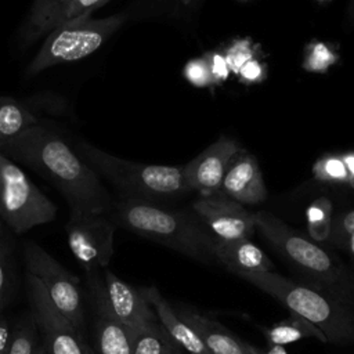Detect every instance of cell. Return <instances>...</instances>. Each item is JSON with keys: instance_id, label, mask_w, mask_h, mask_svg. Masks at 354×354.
<instances>
[{"instance_id": "10", "label": "cell", "mask_w": 354, "mask_h": 354, "mask_svg": "<svg viewBox=\"0 0 354 354\" xmlns=\"http://www.w3.org/2000/svg\"><path fill=\"white\" fill-rule=\"evenodd\" d=\"M65 231L69 250L84 274L108 267L113 256L116 231L109 213L69 210Z\"/></svg>"}, {"instance_id": "40", "label": "cell", "mask_w": 354, "mask_h": 354, "mask_svg": "<svg viewBox=\"0 0 354 354\" xmlns=\"http://www.w3.org/2000/svg\"><path fill=\"white\" fill-rule=\"evenodd\" d=\"M87 354H95V351H94L91 347H88V351H87Z\"/></svg>"}, {"instance_id": "36", "label": "cell", "mask_w": 354, "mask_h": 354, "mask_svg": "<svg viewBox=\"0 0 354 354\" xmlns=\"http://www.w3.org/2000/svg\"><path fill=\"white\" fill-rule=\"evenodd\" d=\"M342 158L346 163L347 171H348V183L347 187H350L351 189H354V151H348L342 153Z\"/></svg>"}, {"instance_id": "17", "label": "cell", "mask_w": 354, "mask_h": 354, "mask_svg": "<svg viewBox=\"0 0 354 354\" xmlns=\"http://www.w3.org/2000/svg\"><path fill=\"white\" fill-rule=\"evenodd\" d=\"M176 313L196 332L209 354H248V343L241 340L220 322L189 307H178Z\"/></svg>"}, {"instance_id": "22", "label": "cell", "mask_w": 354, "mask_h": 354, "mask_svg": "<svg viewBox=\"0 0 354 354\" xmlns=\"http://www.w3.org/2000/svg\"><path fill=\"white\" fill-rule=\"evenodd\" d=\"M133 354H183L159 321L134 332Z\"/></svg>"}, {"instance_id": "30", "label": "cell", "mask_w": 354, "mask_h": 354, "mask_svg": "<svg viewBox=\"0 0 354 354\" xmlns=\"http://www.w3.org/2000/svg\"><path fill=\"white\" fill-rule=\"evenodd\" d=\"M230 68V72L238 73V71L250 59L254 58L256 50L249 39H235L232 40L223 53Z\"/></svg>"}, {"instance_id": "2", "label": "cell", "mask_w": 354, "mask_h": 354, "mask_svg": "<svg viewBox=\"0 0 354 354\" xmlns=\"http://www.w3.org/2000/svg\"><path fill=\"white\" fill-rule=\"evenodd\" d=\"M116 227L173 249L198 263L214 261L216 238L194 212L170 209L160 203L118 198L109 212Z\"/></svg>"}, {"instance_id": "33", "label": "cell", "mask_w": 354, "mask_h": 354, "mask_svg": "<svg viewBox=\"0 0 354 354\" xmlns=\"http://www.w3.org/2000/svg\"><path fill=\"white\" fill-rule=\"evenodd\" d=\"M203 58L206 59L210 76H212V82L213 86L214 84H221L223 82L227 80V77L230 76V68L227 65L225 57L223 53L220 51H210L206 55H203Z\"/></svg>"}, {"instance_id": "6", "label": "cell", "mask_w": 354, "mask_h": 354, "mask_svg": "<svg viewBox=\"0 0 354 354\" xmlns=\"http://www.w3.org/2000/svg\"><path fill=\"white\" fill-rule=\"evenodd\" d=\"M127 14H115L100 19H80L54 28L26 68L28 76L68 62L80 61L95 53L126 22Z\"/></svg>"}, {"instance_id": "39", "label": "cell", "mask_w": 354, "mask_h": 354, "mask_svg": "<svg viewBox=\"0 0 354 354\" xmlns=\"http://www.w3.org/2000/svg\"><path fill=\"white\" fill-rule=\"evenodd\" d=\"M35 354H47L46 353V350H44V347H43V344H39L37 346V348H36V353Z\"/></svg>"}, {"instance_id": "9", "label": "cell", "mask_w": 354, "mask_h": 354, "mask_svg": "<svg viewBox=\"0 0 354 354\" xmlns=\"http://www.w3.org/2000/svg\"><path fill=\"white\" fill-rule=\"evenodd\" d=\"M24 260L26 272L41 283L55 308L82 332L84 307L79 278L33 241L24 243Z\"/></svg>"}, {"instance_id": "24", "label": "cell", "mask_w": 354, "mask_h": 354, "mask_svg": "<svg viewBox=\"0 0 354 354\" xmlns=\"http://www.w3.org/2000/svg\"><path fill=\"white\" fill-rule=\"evenodd\" d=\"M314 178L322 184L347 187L348 171L342 153H325L313 166Z\"/></svg>"}, {"instance_id": "3", "label": "cell", "mask_w": 354, "mask_h": 354, "mask_svg": "<svg viewBox=\"0 0 354 354\" xmlns=\"http://www.w3.org/2000/svg\"><path fill=\"white\" fill-rule=\"evenodd\" d=\"M253 214L256 230L290 268L304 277V283L354 304V270L348 264L275 214L266 210Z\"/></svg>"}, {"instance_id": "38", "label": "cell", "mask_w": 354, "mask_h": 354, "mask_svg": "<svg viewBox=\"0 0 354 354\" xmlns=\"http://www.w3.org/2000/svg\"><path fill=\"white\" fill-rule=\"evenodd\" d=\"M347 15H348V19L354 22V0H350V4H348V12H347Z\"/></svg>"}, {"instance_id": "14", "label": "cell", "mask_w": 354, "mask_h": 354, "mask_svg": "<svg viewBox=\"0 0 354 354\" xmlns=\"http://www.w3.org/2000/svg\"><path fill=\"white\" fill-rule=\"evenodd\" d=\"M221 192L241 205H259L267 198L263 173L256 158L246 149H239L232 158L223 183Z\"/></svg>"}, {"instance_id": "41", "label": "cell", "mask_w": 354, "mask_h": 354, "mask_svg": "<svg viewBox=\"0 0 354 354\" xmlns=\"http://www.w3.org/2000/svg\"><path fill=\"white\" fill-rule=\"evenodd\" d=\"M317 1H319V3H328L329 0H317Z\"/></svg>"}, {"instance_id": "7", "label": "cell", "mask_w": 354, "mask_h": 354, "mask_svg": "<svg viewBox=\"0 0 354 354\" xmlns=\"http://www.w3.org/2000/svg\"><path fill=\"white\" fill-rule=\"evenodd\" d=\"M57 206L30 181L15 160L0 152V220L21 235L53 221Z\"/></svg>"}, {"instance_id": "1", "label": "cell", "mask_w": 354, "mask_h": 354, "mask_svg": "<svg viewBox=\"0 0 354 354\" xmlns=\"http://www.w3.org/2000/svg\"><path fill=\"white\" fill-rule=\"evenodd\" d=\"M0 152L48 180L69 210L109 213L113 199L98 174L54 130L33 126L0 147Z\"/></svg>"}, {"instance_id": "20", "label": "cell", "mask_w": 354, "mask_h": 354, "mask_svg": "<svg viewBox=\"0 0 354 354\" xmlns=\"http://www.w3.org/2000/svg\"><path fill=\"white\" fill-rule=\"evenodd\" d=\"M94 333L97 343L95 354H133L134 330L112 317L97 314Z\"/></svg>"}, {"instance_id": "23", "label": "cell", "mask_w": 354, "mask_h": 354, "mask_svg": "<svg viewBox=\"0 0 354 354\" xmlns=\"http://www.w3.org/2000/svg\"><path fill=\"white\" fill-rule=\"evenodd\" d=\"M14 232L0 220V313L7 307L14 288Z\"/></svg>"}, {"instance_id": "27", "label": "cell", "mask_w": 354, "mask_h": 354, "mask_svg": "<svg viewBox=\"0 0 354 354\" xmlns=\"http://www.w3.org/2000/svg\"><path fill=\"white\" fill-rule=\"evenodd\" d=\"M37 326L32 314L19 318L12 328L11 347L8 354H35L37 348Z\"/></svg>"}, {"instance_id": "15", "label": "cell", "mask_w": 354, "mask_h": 354, "mask_svg": "<svg viewBox=\"0 0 354 354\" xmlns=\"http://www.w3.org/2000/svg\"><path fill=\"white\" fill-rule=\"evenodd\" d=\"M145 299L155 311V315L171 340L188 354H209L196 332L180 318L176 308L162 296L155 286L141 288Z\"/></svg>"}, {"instance_id": "26", "label": "cell", "mask_w": 354, "mask_h": 354, "mask_svg": "<svg viewBox=\"0 0 354 354\" xmlns=\"http://www.w3.org/2000/svg\"><path fill=\"white\" fill-rule=\"evenodd\" d=\"M328 242L346 252L354 261V207L333 216Z\"/></svg>"}, {"instance_id": "4", "label": "cell", "mask_w": 354, "mask_h": 354, "mask_svg": "<svg viewBox=\"0 0 354 354\" xmlns=\"http://www.w3.org/2000/svg\"><path fill=\"white\" fill-rule=\"evenodd\" d=\"M235 275L278 300L290 314L314 324L325 335L328 343L354 346V304L274 271L236 272Z\"/></svg>"}, {"instance_id": "18", "label": "cell", "mask_w": 354, "mask_h": 354, "mask_svg": "<svg viewBox=\"0 0 354 354\" xmlns=\"http://www.w3.org/2000/svg\"><path fill=\"white\" fill-rule=\"evenodd\" d=\"M71 1L72 0H35L21 29V43L30 46L51 32Z\"/></svg>"}, {"instance_id": "12", "label": "cell", "mask_w": 354, "mask_h": 354, "mask_svg": "<svg viewBox=\"0 0 354 354\" xmlns=\"http://www.w3.org/2000/svg\"><path fill=\"white\" fill-rule=\"evenodd\" d=\"M192 212L216 239H250L256 231L254 214L221 191L199 196L192 205Z\"/></svg>"}, {"instance_id": "19", "label": "cell", "mask_w": 354, "mask_h": 354, "mask_svg": "<svg viewBox=\"0 0 354 354\" xmlns=\"http://www.w3.org/2000/svg\"><path fill=\"white\" fill-rule=\"evenodd\" d=\"M32 98L22 101L10 95H0V147L28 129L40 124L33 111Z\"/></svg>"}, {"instance_id": "16", "label": "cell", "mask_w": 354, "mask_h": 354, "mask_svg": "<svg viewBox=\"0 0 354 354\" xmlns=\"http://www.w3.org/2000/svg\"><path fill=\"white\" fill-rule=\"evenodd\" d=\"M213 253L214 259L232 274L274 271L271 259L248 238L234 241L216 239Z\"/></svg>"}, {"instance_id": "21", "label": "cell", "mask_w": 354, "mask_h": 354, "mask_svg": "<svg viewBox=\"0 0 354 354\" xmlns=\"http://www.w3.org/2000/svg\"><path fill=\"white\" fill-rule=\"evenodd\" d=\"M264 337L268 344L286 346L289 343H296L299 340L313 337L321 343H328L325 335L310 321L300 315L290 314L289 317L278 321L270 328H264Z\"/></svg>"}, {"instance_id": "34", "label": "cell", "mask_w": 354, "mask_h": 354, "mask_svg": "<svg viewBox=\"0 0 354 354\" xmlns=\"http://www.w3.org/2000/svg\"><path fill=\"white\" fill-rule=\"evenodd\" d=\"M238 77L243 84H254V83H260L266 79L267 72H266V66L263 62H260L259 59L253 58L250 61H248L239 71H238Z\"/></svg>"}, {"instance_id": "13", "label": "cell", "mask_w": 354, "mask_h": 354, "mask_svg": "<svg viewBox=\"0 0 354 354\" xmlns=\"http://www.w3.org/2000/svg\"><path fill=\"white\" fill-rule=\"evenodd\" d=\"M239 149L235 140L220 137L184 165L183 173L189 191H196L201 196L220 192L224 174Z\"/></svg>"}, {"instance_id": "32", "label": "cell", "mask_w": 354, "mask_h": 354, "mask_svg": "<svg viewBox=\"0 0 354 354\" xmlns=\"http://www.w3.org/2000/svg\"><path fill=\"white\" fill-rule=\"evenodd\" d=\"M183 75L187 79V82H189L195 87L213 86L206 59L203 57L189 59L183 69Z\"/></svg>"}, {"instance_id": "37", "label": "cell", "mask_w": 354, "mask_h": 354, "mask_svg": "<svg viewBox=\"0 0 354 354\" xmlns=\"http://www.w3.org/2000/svg\"><path fill=\"white\" fill-rule=\"evenodd\" d=\"M248 354H288V351L285 346H278V344H271L266 351H261L253 344L248 343Z\"/></svg>"}, {"instance_id": "35", "label": "cell", "mask_w": 354, "mask_h": 354, "mask_svg": "<svg viewBox=\"0 0 354 354\" xmlns=\"http://www.w3.org/2000/svg\"><path fill=\"white\" fill-rule=\"evenodd\" d=\"M14 324L6 317L4 313H0V354H8L11 347Z\"/></svg>"}, {"instance_id": "8", "label": "cell", "mask_w": 354, "mask_h": 354, "mask_svg": "<svg viewBox=\"0 0 354 354\" xmlns=\"http://www.w3.org/2000/svg\"><path fill=\"white\" fill-rule=\"evenodd\" d=\"M84 277L97 314L112 317L134 332L158 321L141 288L127 283L108 268L86 272Z\"/></svg>"}, {"instance_id": "31", "label": "cell", "mask_w": 354, "mask_h": 354, "mask_svg": "<svg viewBox=\"0 0 354 354\" xmlns=\"http://www.w3.org/2000/svg\"><path fill=\"white\" fill-rule=\"evenodd\" d=\"M105 6V0H72L62 14L57 26L88 18L95 10ZM55 26V28H57Z\"/></svg>"}, {"instance_id": "43", "label": "cell", "mask_w": 354, "mask_h": 354, "mask_svg": "<svg viewBox=\"0 0 354 354\" xmlns=\"http://www.w3.org/2000/svg\"><path fill=\"white\" fill-rule=\"evenodd\" d=\"M108 1H111V0H105V4H106V3H108Z\"/></svg>"}, {"instance_id": "25", "label": "cell", "mask_w": 354, "mask_h": 354, "mask_svg": "<svg viewBox=\"0 0 354 354\" xmlns=\"http://www.w3.org/2000/svg\"><path fill=\"white\" fill-rule=\"evenodd\" d=\"M332 203L328 198L315 199L307 209V227L313 241H328L332 227Z\"/></svg>"}, {"instance_id": "5", "label": "cell", "mask_w": 354, "mask_h": 354, "mask_svg": "<svg viewBox=\"0 0 354 354\" xmlns=\"http://www.w3.org/2000/svg\"><path fill=\"white\" fill-rule=\"evenodd\" d=\"M77 152L100 178L106 180L118 191L119 198L160 203L189 192L183 166L127 160L86 141L77 144Z\"/></svg>"}, {"instance_id": "28", "label": "cell", "mask_w": 354, "mask_h": 354, "mask_svg": "<svg viewBox=\"0 0 354 354\" xmlns=\"http://www.w3.org/2000/svg\"><path fill=\"white\" fill-rule=\"evenodd\" d=\"M337 61L339 54L328 43L321 40H313L304 48L303 68L307 72L325 73Z\"/></svg>"}, {"instance_id": "29", "label": "cell", "mask_w": 354, "mask_h": 354, "mask_svg": "<svg viewBox=\"0 0 354 354\" xmlns=\"http://www.w3.org/2000/svg\"><path fill=\"white\" fill-rule=\"evenodd\" d=\"M138 6L152 14L171 19L191 15L202 0H137Z\"/></svg>"}, {"instance_id": "11", "label": "cell", "mask_w": 354, "mask_h": 354, "mask_svg": "<svg viewBox=\"0 0 354 354\" xmlns=\"http://www.w3.org/2000/svg\"><path fill=\"white\" fill-rule=\"evenodd\" d=\"M26 292L30 304V314L43 339L47 354H87L88 344L83 340L82 332L62 315L41 283L26 272Z\"/></svg>"}, {"instance_id": "42", "label": "cell", "mask_w": 354, "mask_h": 354, "mask_svg": "<svg viewBox=\"0 0 354 354\" xmlns=\"http://www.w3.org/2000/svg\"><path fill=\"white\" fill-rule=\"evenodd\" d=\"M239 1H242V3H246V1H250V0H239Z\"/></svg>"}]
</instances>
